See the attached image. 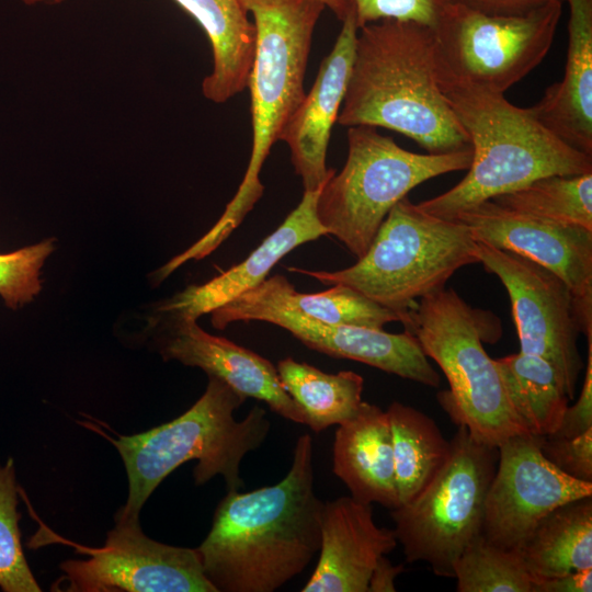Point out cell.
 Segmentation results:
<instances>
[{"mask_svg": "<svg viewBox=\"0 0 592 592\" xmlns=\"http://www.w3.org/2000/svg\"><path fill=\"white\" fill-rule=\"evenodd\" d=\"M325 502L315 492L312 440L299 436L277 483L229 490L196 548L217 592H273L299 574L320 548Z\"/></svg>", "mask_w": 592, "mask_h": 592, "instance_id": "obj_1", "label": "cell"}, {"mask_svg": "<svg viewBox=\"0 0 592 592\" xmlns=\"http://www.w3.org/2000/svg\"><path fill=\"white\" fill-rule=\"evenodd\" d=\"M337 123L391 129L431 153L470 147L439 87L434 30L413 21L358 27Z\"/></svg>", "mask_w": 592, "mask_h": 592, "instance_id": "obj_2", "label": "cell"}, {"mask_svg": "<svg viewBox=\"0 0 592 592\" xmlns=\"http://www.w3.org/2000/svg\"><path fill=\"white\" fill-rule=\"evenodd\" d=\"M437 79L445 100L468 135L473 159L462 181L418 204L424 212L452 219L539 178L592 171V156L558 138L531 107L516 106L504 93L454 78L439 67Z\"/></svg>", "mask_w": 592, "mask_h": 592, "instance_id": "obj_3", "label": "cell"}, {"mask_svg": "<svg viewBox=\"0 0 592 592\" xmlns=\"http://www.w3.org/2000/svg\"><path fill=\"white\" fill-rule=\"evenodd\" d=\"M246 399L223 380L208 376L204 394L180 417L134 435L114 439L100 431L118 451L128 478L127 501L115 519L138 520L159 483L192 459L197 462L193 470L196 485L220 475L228 491L242 488L241 460L263 443L271 426L259 406L242 420L235 418Z\"/></svg>", "mask_w": 592, "mask_h": 592, "instance_id": "obj_4", "label": "cell"}, {"mask_svg": "<svg viewBox=\"0 0 592 592\" xmlns=\"http://www.w3.org/2000/svg\"><path fill=\"white\" fill-rule=\"evenodd\" d=\"M253 16L255 48L249 83L252 148L244 177L217 223L198 240L212 253L262 197L260 172L305 98L304 80L321 0H240Z\"/></svg>", "mask_w": 592, "mask_h": 592, "instance_id": "obj_5", "label": "cell"}, {"mask_svg": "<svg viewBox=\"0 0 592 592\" xmlns=\"http://www.w3.org/2000/svg\"><path fill=\"white\" fill-rule=\"evenodd\" d=\"M402 325L445 374L449 389L439 392L437 400L457 426L492 447L530 434L513 412L494 360L483 348L502 333L491 311L474 308L454 289L443 287L420 298Z\"/></svg>", "mask_w": 592, "mask_h": 592, "instance_id": "obj_6", "label": "cell"}, {"mask_svg": "<svg viewBox=\"0 0 592 592\" xmlns=\"http://www.w3.org/2000/svg\"><path fill=\"white\" fill-rule=\"evenodd\" d=\"M476 244L462 221L431 215L403 197L355 264L337 271L287 270L325 285L349 286L397 312L402 323L420 298L445 287L460 267L478 263Z\"/></svg>", "mask_w": 592, "mask_h": 592, "instance_id": "obj_7", "label": "cell"}, {"mask_svg": "<svg viewBox=\"0 0 592 592\" xmlns=\"http://www.w3.org/2000/svg\"><path fill=\"white\" fill-rule=\"evenodd\" d=\"M471 159L470 147L417 153L376 127H348V157L342 170L334 171L320 190L318 219L327 235L360 259L396 203L430 179L467 170Z\"/></svg>", "mask_w": 592, "mask_h": 592, "instance_id": "obj_8", "label": "cell"}, {"mask_svg": "<svg viewBox=\"0 0 592 592\" xmlns=\"http://www.w3.org/2000/svg\"><path fill=\"white\" fill-rule=\"evenodd\" d=\"M499 458L498 447L458 425L448 458L412 500L391 510L394 533L408 562H426L441 577L481 533L485 501Z\"/></svg>", "mask_w": 592, "mask_h": 592, "instance_id": "obj_9", "label": "cell"}, {"mask_svg": "<svg viewBox=\"0 0 592 592\" xmlns=\"http://www.w3.org/2000/svg\"><path fill=\"white\" fill-rule=\"evenodd\" d=\"M563 1L521 16H493L451 2L433 27L437 67L504 93L535 69L554 42Z\"/></svg>", "mask_w": 592, "mask_h": 592, "instance_id": "obj_10", "label": "cell"}, {"mask_svg": "<svg viewBox=\"0 0 592 592\" xmlns=\"http://www.w3.org/2000/svg\"><path fill=\"white\" fill-rule=\"evenodd\" d=\"M476 258L505 287L521 352L547 360L573 400L583 361L573 296L554 272L517 253L476 241Z\"/></svg>", "mask_w": 592, "mask_h": 592, "instance_id": "obj_11", "label": "cell"}, {"mask_svg": "<svg viewBox=\"0 0 592 592\" xmlns=\"http://www.w3.org/2000/svg\"><path fill=\"white\" fill-rule=\"evenodd\" d=\"M114 520L115 526L100 548L59 537L88 558L64 561V574L53 584V591L217 592L204 574L196 549L149 538L139 520Z\"/></svg>", "mask_w": 592, "mask_h": 592, "instance_id": "obj_12", "label": "cell"}, {"mask_svg": "<svg viewBox=\"0 0 592 592\" xmlns=\"http://www.w3.org/2000/svg\"><path fill=\"white\" fill-rule=\"evenodd\" d=\"M542 437L519 434L498 447L481 533L502 548L516 550L549 512L592 496V482L566 475L544 456Z\"/></svg>", "mask_w": 592, "mask_h": 592, "instance_id": "obj_13", "label": "cell"}, {"mask_svg": "<svg viewBox=\"0 0 592 592\" xmlns=\"http://www.w3.org/2000/svg\"><path fill=\"white\" fill-rule=\"evenodd\" d=\"M474 239L517 253L558 275L569 287L580 332L592 339V230L531 217L492 200L458 213Z\"/></svg>", "mask_w": 592, "mask_h": 592, "instance_id": "obj_14", "label": "cell"}, {"mask_svg": "<svg viewBox=\"0 0 592 592\" xmlns=\"http://www.w3.org/2000/svg\"><path fill=\"white\" fill-rule=\"evenodd\" d=\"M157 350L166 361L198 367L246 398L265 402L283 418L307 425L300 407L283 388L276 366L235 342L204 331L196 320H166Z\"/></svg>", "mask_w": 592, "mask_h": 592, "instance_id": "obj_15", "label": "cell"}, {"mask_svg": "<svg viewBox=\"0 0 592 592\" xmlns=\"http://www.w3.org/2000/svg\"><path fill=\"white\" fill-rule=\"evenodd\" d=\"M357 31L353 7L342 21L331 52L321 61L312 87L281 134L280 140L289 147L304 191L320 190L335 171L327 168V149L350 79Z\"/></svg>", "mask_w": 592, "mask_h": 592, "instance_id": "obj_16", "label": "cell"}, {"mask_svg": "<svg viewBox=\"0 0 592 592\" xmlns=\"http://www.w3.org/2000/svg\"><path fill=\"white\" fill-rule=\"evenodd\" d=\"M251 320L278 326L309 349L327 355L362 362L425 386L435 388L441 384L417 338L407 330L389 333L384 329L329 325L280 308L255 309L242 319Z\"/></svg>", "mask_w": 592, "mask_h": 592, "instance_id": "obj_17", "label": "cell"}, {"mask_svg": "<svg viewBox=\"0 0 592 592\" xmlns=\"http://www.w3.org/2000/svg\"><path fill=\"white\" fill-rule=\"evenodd\" d=\"M397 544L394 530L374 522L371 503L352 496L325 502L318 562L301 592H368L378 559Z\"/></svg>", "mask_w": 592, "mask_h": 592, "instance_id": "obj_18", "label": "cell"}, {"mask_svg": "<svg viewBox=\"0 0 592 592\" xmlns=\"http://www.w3.org/2000/svg\"><path fill=\"white\" fill-rule=\"evenodd\" d=\"M321 190V189H320ZM304 191L299 204L247 259L201 285L187 286L157 307L164 320H196L254 288L287 253L326 236L317 216L320 193Z\"/></svg>", "mask_w": 592, "mask_h": 592, "instance_id": "obj_19", "label": "cell"}, {"mask_svg": "<svg viewBox=\"0 0 592 592\" xmlns=\"http://www.w3.org/2000/svg\"><path fill=\"white\" fill-rule=\"evenodd\" d=\"M569 3L563 78L531 107L537 119L572 148L592 156V0Z\"/></svg>", "mask_w": 592, "mask_h": 592, "instance_id": "obj_20", "label": "cell"}, {"mask_svg": "<svg viewBox=\"0 0 592 592\" xmlns=\"http://www.w3.org/2000/svg\"><path fill=\"white\" fill-rule=\"evenodd\" d=\"M260 308L292 310L329 325L384 329L385 325L400 322L397 312L349 286L333 284L325 292L306 294L297 292L285 276L276 274L213 310L212 326L219 330L225 329L232 322L242 321L248 312Z\"/></svg>", "mask_w": 592, "mask_h": 592, "instance_id": "obj_21", "label": "cell"}, {"mask_svg": "<svg viewBox=\"0 0 592 592\" xmlns=\"http://www.w3.org/2000/svg\"><path fill=\"white\" fill-rule=\"evenodd\" d=\"M332 455L333 473L353 498L390 510L399 505L386 411L362 401L355 415L335 431Z\"/></svg>", "mask_w": 592, "mask_h": 592, "instance_id": "obj_22", "label": "cell"}, {"mask_svg": "<svg viewBox=\"0 0 592 592\" xmlns=\"http://www.w3.org/2000/svg\"><path fill=\"white\" fill-rule=\"evenodd\" d=\"M205 32L213 70L202 82L204 96L224 103L248 87L255 48V27L240 0H174Z\"/></svg>", "mask_w": 592, "mask_h": 592, "instance_id": "obj_23", "label": "cell"}, {"mask_svg": "<svg viewBox=\"0 0 592 592\" xmlns=\"http://www.w3.org/2000/svg\"><path fill=\"white\" fill-rule=\"evenodd\" d=\"M516 550L534 583L592 569V496L549 512Z\"/></svg>", "mask_w": 592, "mask_h": 592, "instance_id": "obj_24", "label": "cell"}, {"mask_svg": "<svg viewBox=\"0 0 592 592\" xmlns=\"http://www.w3.org/2000/svg\"><path fill=\"white\" fill-rule=\"evenodd\" d=\"M493 360L508 401L526 431L536 436L556 432L569 398L555 367L521 351Z\"/></svg>", "mask_w": 592, "mask_h": 592, "instance_id": "obj_25", "label": "cell"}, {"mask_svg": "<svg viewBox=\"0 0 592 592\" xmlns=\"http://www.w3.org/2000/svg\"><path fill=\"white\" fill-rule=\"evenodd\" d=\"M391 432L399 505L412 500L448 458L451 441L424 412L392 401L386 410Z\"/></svg>", "mask_w": 592, "mask_h": 592, "instance_id": "obj_26", "label": "cell"}, {"mask_svg": "<svg viewBox=\"0 0 592 592\" xmlns=\"http://www.w3.org/2000/svg\"><path fill=\"white\" fill-rule=\"evenodd\" d=\"M276 371L283 388L305 412L314 432L344 423L363 401L364 379L355 372L328 374L292 357L281 360Z\"/></svg>", "mask_w": 592, "mask_h": 592, "instance_id": "obj_27", "label": "cell"}, {"mask_svg": "<svg viewBox=\"0 0 592 592\" xmlns=\"http://www.w3.org/2000/svg\"><path fill=\"white\" fill-rule=\"evenodd\" d=\"M492 201L542 220L592 230V171L543 177Z\"/></svg>", "mask_w": 592, "mask_h": 592, "instance_id": "obj_28", "label": "cell"}, {"mask_svg": "<svg viewBox=\"0 0 592 592\" xmlns=\"http://www.w3.org/2000/svg\"><path fill=\"white\" fill-rule=\"evenodd\" d=\"M458 592H533L534 581L515 549L502 548L482 533L453 566Z\"/></svg>", "mask_w": 592, "mask_h": 592, "instance_id": "obj_29", "label": "cell"}, {"mask_svg": "<svg viewBox=\"0 0 592 592\" xmlns=\"http://www.w3.org/2000/svg\"><path fill=\"white\" fill-rule=\"evenodd\" d=\"M18 492L14 460L9 457L0 464V588L4 592H39L22 549Z\"/></svg>", "mask_w": 592, "mask_h": 592, "instance_id": "obj_30", "label": "cell"}, {"mask_svg": "<svg viewBox=\"0 0 592 592\" xmlns=\"http://www.w3.org/2000/svg\"><path fill=\"white\" fill-rule=\"evenodd\" d=\"M53 250L54 242L47 239L0 254V296L9 308L32 301L41 292V269Z\"/></svg>", "mask_w": 592, "mask_h": 592, "instance_id": "obj_31", "label": "cell"}, {"mask_svg": "<svg viewBox=\"0 0 592 592\" xmlns=\"http://www.w3.org/2000/svg\"><path fill=\"white\" fill-rule=\"evenodd\" d=\"M451 0H352L358 27L384 19L434 27Z\"/></svg>", "mask_w": 592, "mask_h": 592, "instance_id": "obj_32", "label": "cell"}, {"mask_svg": "<svg viewBox=\"0 0 592 592\" xmlns=\"http://www.w3.org/2000/svg\"><path fill=\"white\" fill-rule=\"evenodd\" d=\"M540 449L566 475L592 482V429L571 439L543 436Z\"/></svg>", "mask_w": 592, "mask_h": 592, "instance_id": "obj_33", "label": "cell"}, {"mask_svg": "<svg viewBox=\"0 0 592 592\" xmlns=\"http://www.w3.org/2000/svg\"><path fill=\"white\" fill-rule=\"evenodd\" d=\"M588 364L579 398L567 407L558 429L548 436L571 439L592 429V339H588Z\"/></svg>", "mask_w": 592, "mask_h": 592, "instance_id": "obj_34", "label": "cell"}, {"mask_svg": "<svg viewBox=\"0 0 592 592\" xmlns=\"http://www.w3.org/2000/svg\"><path fill=\"white\" fill-rule=\"evenodd\" d=\"M470 10L493 16H521L536 11L553 0H451ZM565 1V0H560Z\"/></svg>", "mask_w": 592, "mask_h": 592, "instance_id": "obj_35", "label": "cell"}, {"mask_svg": "<svg viewBox=\"0 0 592 592\" xmlns=\"http://www.w3.org/2000/svg\"><path fill=\"white\" fill-rule=\"evenodd\" d=\"M592 569L572 571L534 583L533 592H591Z\"/></svg>", "mask_w": 592, "mask_h": 592, "instance_id": "obj_36", "label": "cell"}, {"mask_svg": "<svg viewBox=\"0 0 592 592\" xmlns=\"http://www.w3.org/2000/svg\"><path fill=\"white\" fill-rule=\"evenodd\" d=\"M402 565L394 566L388 558L382 556L369 579L368 592H394L395 579L403 571Z\"/></svg>", "mask_w": 592, "mask_h": 592, "instance_id": "obj_37", "label": "cell"}, {"mask_svg": "<svg viewBox=\"0 0 592 592\" xmlns=\"http://www.w3.org/2000/svg\"><path fill=\"white\" fill-rule=\"evenodd\" d=\"M326 8H329L342 22L353 9L352 0H321Z\"/></svg>", "mask_w": 592, "mask_h": 592, "instance_id": "obj_38", "label": "cell"}, {"mask_svg": "<svg viewBox=\"0 0 592 592\" xmlns=\"http://www.w3.org/2000/svg\"><path fill=\"white\" fill-rule=\"evenodd\" d=\"M25 4H29V5H32V4H36V3H41V2H52V3H61L66 0H22Z\"/></svg>", "mask_w": 592, "mask_h": 592, "instance_id": "obj_39", "label": "cell"}]
</instances>
